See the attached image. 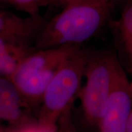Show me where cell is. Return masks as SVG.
<instances>
[{"label": "cell", "mask_w": 132, "mask_h": 132, "mask_svg": "<svg viewBox=\"0 0 132 132\" xmlns=\"http://www.w3.org/2000/svg\"><path fill=\"white\" fill-rule=\"evenodd\" d=\"M127 132H132V108L130 113L129 118H128Z\"/></svg>", "instance_id": "cell-13"}, {"label": "cell", "mask_w": 132, "mask_h": 132, "mask_svg": "<svg viewBox=\"0 0 132 132\" xmlns=\"http://www.w3.org/2000/svg\"><path fill=\"white\" fill-rule=\"evenodd\" d=\"M122 4L119 18L116 20H112L110 25L127 57L132 86V0H123Z\"/></svg>", "instance_id": "cell-8"}, {"label": "cell", "mask_w": 132, "mask_h": 132, "mask_svg": "<svg viewBox=\"0 0 132 132\" xmlns=\"http://www.w3.org/2000/svg\"><path fill=\"white\" fill-rule=\"evenodd\" d=\"M3 6H1V3H0V9H3Z\"/></svg>", "instance_id": "cell-16"}, {"label": "cell", "mask_w": 132, "mask_h": 132, "mask_svg": "<svg viewBox=\"0 0 132 132\" xmlns=\"http://www.w3.org/2000/svg\"><path fill=\"white\" fill-rule=\"evenodd\" d=\"M132 108V86L120 62L117 65L106 110L98 125L99 132H127Z\"/></svg>", "instance_id": "cell-5"}, {"label": "cell", "mask_w": 132, "mask_h": 132, "mask_svg": "<svg viewBox=\"0 0 132 132\" xmlns=\"http://www.w3.org/2000/svg\"><path fill=\"white\" fill-rule=\"evenodd\" d=\"M81 46L69 45L36 50L21 62L11 77L36 117L47 87L59 65Z\"/></svg>", "instance_id": "cell-4"}, {"label": "cell", "mask_w": 132, "mask_h": 132, "mask_svg": "<svg viewBox=\"0 0 132 132\" xmlns=\"http://www.w3.org/2000/svg\"><path fill=\"white\" fill-rule=\"evenodd\" d=\"M36 50L35 48L18 50L0 51V77L11 78L25 57Z\"/></svg>", "instance_id": "cell-9"}, {"label": "cell", "mask_w": 132, "mask_h": 132, "mask_svg": "<svg viewBox=\"0 0 132 132\" xmlns=\"http://www.w3.org/2000/svg\"><path fill=\"white\" fill-rule=\"evenodd\" d=\"M17 10L28 14L30 16H40V8L47 6H61L65 0H0Z\"/></svg>", "instance_id": "cell-10"}, {"label": "cell", "mask_w": 132, "mask_h": 132, "mask_svg": "<svg viewBox=\"0 0 132 132\" xmlns=\"http://www.w3.org/2000/svg\"><path fill=\"white\" fill-rule=\"evenodd\" d=\"M12 132H56V129H52L44 126L36 120L19 128L12 129Z\"/></svg>", "instance_id": "cell-12"}, {"label": "cell", "mask_w": 132, "mask_h": 132, "mask_svg": "<svg viewBox=\"0 0 132 132\" xmlns=\"http://www.w3.org/2000/svg\"><path fill=\"white\" fill-rule=\"evenodd\" d=\"M0 132H12V129L0 124Z\"/></svg>", "instance_id": "cell-14"}, {"label": "cell", "mask_w": 132, "mask_h": 132, "mask_svg": "<svg viewBox=\"0 0 132 132\" xmlns=\"http://www.w3.org/2000/svg\"><path fill=\"white\" fill-rule=\"evenodd\" d=\"M46 21L41 15L22 17L0 9V36L15 35L34 42Z\"/></svg>", "instance_id": "cell-7"}, {"label": "cell", "mask_w": 132, "mask_h": 132, "mask_svg": "<svg viewBox=\"0 0 132 132\" xmlns=\"http://www.w3.org/2000/svg\"><path fill=\"white\" fill-rule=\"evenodd\" d=\"M83 132H86V131H84V130H83Z\"/></svg>", "instance_id": "cell-17"}, {"label": "cell", "mask_w": 132, "mask_h": 132, "mask_svg": "<svg viewBox=\"0 0 132 132\" xmlns=\"http://www.w3.org/2000/svg\"><path fill=\"white\" fill-rule=\"evenodd\" d=\"M123 1V0H118L119 3V4H122V3Z\"/></svg>", "instance_id": "cell-15"}, {"label": "cell", "mask_w": 132, "mask_h": 132, "mask_svg": "<svg viewBox=\"0 0 132 132\" xmlns=\"http://www.w3.org/2000/svg\"><path fill=\"white\" fill-rule=\"evenodd\" d=\"M56 132H78L73 111V106L65 110L57 122Z\"/></svg>", "instance_id": "cell-11"}, {"label": "cell", "mask_w": 132, "mask_h": 132, "mask_svg": "<svg viewBox=\"0 0 132 132\" xmlns=\"http://www.w3.org/2000/svg\"><path fill=\"white\" fill-rule=\"evenodd\" d=\"M118 55L108 50L89 49L84 78L78 97L81 118L86 131L98 130V125L111 95L116 69L119 63Z\"/></svg>", "instance_id": "cell-2"}, {"label": "cell", "mask_w": 132, "mask_h": 132, "mask_svg": "<svg viewBox=\"0 0 132 132\" xmlns=\"http://www.w3.org/2000/svg\"><path fill=\"white\" fill-rule=\"evenodd\" d=\"M118 0H65L63 9L46 21L34 41L37 50L82 45L110 24Z\"/></svg>", "instance_id": "cell-1"}, {"label": "cell", "mask_w": 132, "mask_h": 132, "mask_svg": "<svg viewBox=\"0 0 132 132\" xmlns=\"http://www.w3.org/2000/svg\"><path fill=\"white\" fill-rule=\"evenodd\" d=\"M89 52L82 45L62 61L43 97L37 113L38 122L56 129L60 116L78 97Z\"/></svg>", "instance_id": "cell-3"}, {"label": "cell", "mask_w": 132, "mask_h": 132, "mask_svg": "<svg viewBox=\"0 0 132 132\" xmlns=\"http://www.w3.org/2000/svg\"><path fill=\"white\" fill-rule=\"evenodd\" d=\"M36 120V114L11 78L0 77V124L15 129Z\"/></svg>", "instance_id": "cell-6"}]
</instances>
